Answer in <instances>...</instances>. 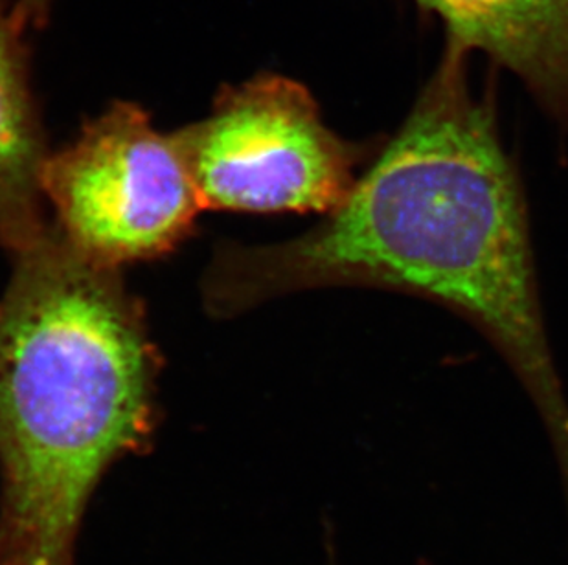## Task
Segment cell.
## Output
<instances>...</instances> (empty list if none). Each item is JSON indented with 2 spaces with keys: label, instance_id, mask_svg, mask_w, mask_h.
I'll return each instance as SVG.
<instances>
[{
  "label": "cell",
  "instance_id": "6da1fadb",
  "mask_svg": "<svg viewBox=\"0 0 568 565\" xmlns=\"http://www.w3.org/2000/svg\"><path fill=\"white\" fill-rule=\"evenodd\" d=\"M469 54L447 38L403 127L321 225L274 245H221L201 282L204 309L225 320L332 287L444 305L477 327L525 386L568 507V400L537 292L525 197L494 97L473 92Z\"/></svg>",
  "mask_w": 568,
  "mask_h": 565
},
{
  "label": "cell",
  "instance_id": "7a4b0ae2",
  "mask_svg": "<svg viewBox=\"0 0 568 565\" xmlns=\"http://www.w3.org/2000/svg\"><path fill=\"white\" fill-rule=\"evenodd\" d=\"M0 296V565H74L109 466L161 421V349L122 268L55 228L11 254Z\"/></svg>",
  "mask_w": 568,
  "mask_h": 565
},
{
  "label": "cell",
  "instance_id": "3957f363",
  "mask_svg": "<svg viewBox=\"0 0 568 565\" xmlns=\"http://www.w3.org/2000/svg\"><path fill=\"white\" fill-rule=\"evenodd\" d=\"M203 209L332 214L372 156L327 127L306 86L260 74L225 86L209 116L178 131Z\"/></svg>",
  "mask_w": 568,
  "mask_h": 565
},
{
  "label": "cell",
  "instance_id": "277c9868",
  "mask_svg": "<svg viewBox=\"0 0 568 565\" xmlns=\"http://www.w3.org/2000/svg\"><path fill=\"white\" fill-rule=\"evenodd\" d=\"M43 195L64 239L113 268L170 256L203 212L178 134L156 131L131 102H114L50 153Z\"/></svg>",
  "mask_w": 568,
  "mask_h": 565
},
{
  "label": "cell",
  "instance_id": "5b68a950",
  "mask_svg": "<svg viewBox=\"0 0 568 565\" xmlns=\"http://www.w3.org/2000/svg\"><path fill=\"white\" fill-rule=\"evenodd\" d=\"M440 17L447 38L514 72L568 129V0H414Z\"/></svg>",
  "mask_w": 568,
  "mask_h": 565
},
{
  "label": "cell",
  "instance_id": "8992f818",
  "mask_svg": "<svg viewBox=\"0 0 568 565\" xmlns=\"http://www.w3.org/2000/svg\"><path fill=\"white\" fill-rule=\"evenodd\" d=\"M30 28L13 0H0V250H24L52 220L43 167L52 151L32 86Z\"/></svg>",
  "mask_w": 568,
  "mask_h": 565
},
{
  "label": "cell",
  "instance_id": "52a82bcc",
  "mask_svg": "<svg viewBox=\"0 0 568 565\" xmlns=\"http://www.w3.org/2000/svg\"><path fill=\"white\" fill-rule=\"evenodd\" d=\"M55 0H13L17 13L28 28L41 30L49 22Z\"/></svg>",
  "mask_w": 568,
  "mask_h": 565
},
{
  "label": "cell",
  "instance_id": "ba28073f",
  "mask_svg": "<svg viewBox=\"0 0 568 565\" xmlns=\"http://www.w3.org/2000/svg\"><path fill=\"white\" fill-rule=\"evenodd\" d=\"M327 565H337V564H335V562H329V564H327Z\"/></svg>",
  "mask_w": 568,
  "mask_h": 565
}]
</instances>
